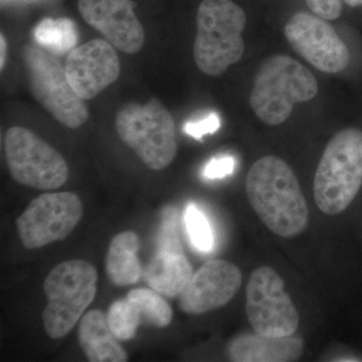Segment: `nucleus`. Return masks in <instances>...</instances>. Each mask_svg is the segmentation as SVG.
<instances>
[{
	"instance_id": "obj_1",
	"label": "nucleus",
	"mask_w": 362,
	"mask_h": 362,
	"mask_svg": "<svg viewBox=\"0 0 362 362\" xmlns=\"http://www.w3.org/2000/svg\"><path fill=\"white\" fill-rule=\"evenodd\" d=\"M250 204L264 225L281 238L304 232L309 209L294 171L277 156L262 157L246 178Z\"/></svg>"
},
{
	"instance_id": "obj_2",
	"label": "nucleus",
	"mask_w": 362,
	"mask_h": 362,
	"mask_svg": "<svg viewBox=\"0 0 362 362\" xmlns=\"http://www.w3.org/2000/svg\"><path fill=\"white\" fill-rule=\"evenodd\" d=\"M313 74L299 62L275 54L259 66L250 97L252 111L270 126L284 123L298 103L310 101L318 93Z\"/></svg>"
},
{
	"instance_id": "obj_3",
	"label": "nucleus",
	"mask_w": 362,
	"mask_h": 362,
	"mask_svg": "<svg viewBox=\"0 0 362 362\" xmlns=\"http://www.w3.org/2000/svg\"><path fill=\"white\" fill-rule=\"evenodd\" d=\"M246 23L244 11L232 0H204L197 9L194 45L199 70L218 77L239 62L245 52Z\"/></svg>"
},
{
	"instance_id": "obj_4",
	"label": "nucleus",
	"mask_w": 362,
	"mask_h": 362,
	"mask_svg": "<svg viewBox=\"0 0 362 362\" xmlns=\"http://www.w3.org/2000/svg\"><path fill=\"white\" fill-rule=\"evenodd\" d=\"M362 185V130L345 128L326 145L314 177V199L328 216L343 213Z\"/></svg>"
},
{
	"instance_id": "obj_5",
	"label": "nucleus",
	"mask_w": 362,
	"mask_h": 362,
	"mask_svg": "<svg viewBox=\"0 0 362 362\" xmlns=\"http://www.w3.org/2000/svg\"><path fill=\"white\" fill-rule=\"evenodd\" d=\"M98 272L84 259H71L54 267L45 278L47 300L42 311L45 332L52 339L66 337L77 325L97 294Z\"/></svg>"
},
{
	"instance_id": "obj_6",
	"label": "nucleus",
	"mask_w": 362,
	"mask_h": 362,
	"mask_svg": "<svg viewBox=\"0 0 362 362\" xmlns=\"http://www.w3.org/2000/svg\"><path fill=\"white\" fill-rule=\"evenodd\" d=\"M117 134L152 170H162L177 153L173 116L159 100L128 103L117 112Z\"/></svg>"
},
{
	"instance_id": "obj_7",
	"label": "nucleus",
	"mask_w": 362,
	"mask_h": 362,
	"mask_svg": "<svg viewBox=\"0 0 362 362\" xmlns=\"http://www.w3.org/2000/svg\"><path fill=\"white\" fill-rule=\"evenodd\" d=\"M23 61L30 94L59 123L77 129L89 119L85 101L78 96L58 59L33 45H26Z\"/></svg>"
},
{
	"instance_id": "obj_8",
	"label": "nucleus",
	"mask_w": 362,
	"mask_h": 362,
	"mask_svg": "<svg viewBox=\"0 0 362 362\" xmlns=\"http://www.w3.org/2000/svg\"><path fill=\"white\" fill-rule=\"evenodd\" d=\"M7 168L16 182L39 190L57 189L69 178L66 161L33 131L20 126L4 135Z\"/></svg>"
},
{
	"instance_id": "obj_9",
	"label": "nucleus",
	"mask_w": 362,
	"mask_h": 362,
	"mask_svg": "<svg viewBox=\"0 0 362 362\" xmlns=\"http://www.w3.org/2000/svg\"><path fill=\"white\" fill-rule=\"evenodd\" d=\"M246 293L247 316L255 332L267 337L294 335L299 313L277 272L270 267L252 271Z\"/></svg>"
},
{
	"instance_id": "obj_10",
	"label": "nucleus",
	"mask_w": 362,
	"mask_h": 362,
	"mask_svg": "<svg viewBox=\"0 0 362 362\" xmlns=\"http://www.w3.org/2000/svg\"><path fill=\"white\" fill-rule=\"evenodd\" d=\"M84 214L83 202L74 192L44 194L35 197L16 220L18 235L28 250L65 240Z\"/></svg>"
},
{
	"instance_id": "obj_11",
	"label": "nucleus",
	"mask_w": 362,
	"mask_h": 362,
	"mask_svg": "<svg viewBox=\"0 0 362 362\" xmlns=\"http://www.w3.org/2000/svg\"><path fill=\"white\" fill-rule=\"evenodd\" d=\"M284 33L293 49L317 70L337 74L349 66V47L324 18L298 13L286 23Z\"/></svg>"
},
{
	"instance_id": "obj_12",
	"label": "nucleus",
	"mask_w": 362,
	"mask_h": 362,
	"mask_svg": "<svg viewBox=\"0 0 362 362\" xmlns=\"http://www.w3.org/2000/svg\"><path fill=\"white\" fill-rule=\"evenodd\" d=\"M112 45L108 40L95 39L75 47L66 57V78L84 101L98 96L120 75V61Z\"/></svg>"
},
{
	"instance_id": "obj_13",
	"label": "nucleus",
	"mask_w": 362,
	"mask_h": 362,
	"mask_svg": "<svg viewBox=\"0 0 362 362\" xmlns=\"http://www.w3.org/2000/svg\"><path fill=\"white\" fill-rule=\"evenodd\" d=\"M242 285V273L223 259L206 262L192 275L180 295V308L189 315H202L226 306Z\"/></svg>"
},
{
	"instance_id": "obj_14",
	"label": "nucleus",
	"mask_w": 362,
	"mask_h": 362,
	"mask_svg": "<svg viewBox=\"0 0 362 362\" xmlns=\"http://www.w3.org/2000/svg\"><path fill=\"white\" fill-rule=\"evenodd\" d=\"M83 20L125 54L142 49L143 26L134 11L132 0H78Z\"/></svg>"
},
{
	"instance_id": "obj_15",
	"label": "nucleus",
	"mask_w": 362,
	"mask_h": 362,
	"mask_svg": "<svg viewBox=\"0 0 362 362\" xmlns=\"http://www.w3.org/2000/svg\"><path fill=\"white\" fill-rule=\"evenodd\" d=\"M304 343L300 337H267L247 334L235 338L228 344V354L235 362L297 361L303 354Z\"/></svg>"
},
{
	"instance_id": "obj_16",
	"label": "nucleus",
	"mask_w": 362,
	"mask_h": 362,
	"mask_svg": "<svg viewBox=\"0 0 362 362\" xmlns=\"http://www.w3.org/2000/svg\"><path fill=\"white\" fill-rule=\"evenodd\" d=\"M78 342L90 362H125L127 352L112 333L103 312L94 309L81 318Z\"/></svg>"
},
{
	"instance_id": "obj_17",
	"label": "nucleus",
	"mask_w": 362,
	"mask_h": 362,
	"mask_svg": "<svg viewBox=\"0 0 362 362\" xmlns=\"http://www.w3.org/2000/svg\"><path fill=\"white\" fill-rule=\"evenodd\" d=\"M194 275L183 252L158 250L143 270V279L162 296H180Z\"/></svg>"
},
{
	"instance_id": "obj_18",
	"label": "nucleus",
	"mask_w": 362,
	"mask_h": 362,
	"mask_svg": "<svg viewBox=\"0 0 362 362\" xmlns=\"http://www.w3.org/2000/svg\"><path fill=\"white\" fill-rule=\"evenodd\" d=\"M139 247V237L131 230L118 233L111 240L106 257V273L114 285H134L143 277V269L137 257Z\"/></svg>"
},
{
	"instance_id": "obj_19",
	"label": "nucleus",
	"mask_w": 362,
	"mask_h": 362,
	"mask_svg": "<svg viewBox=\"0 0 362 362\" xmlns=\"http://www.w3.org/2000/svg\"><path fill=\"white\" fill-rule=\"evenodd\" d=\"M35 39L42 49L61 56L75 49L78 42L77 28L69 18H45L35 26Z\"/></svg>"
},
{
	"instance_id": "obj_20",
	"label": "nucleus",
	"mask_w": 362,
	"mask_h": 362,
	"mask_svg": "<svg viewBox=\"0 0 362 362\" xmlns=\"http://www.w3.org/2000/svg\"><path fill=\"white\" fill-rule=\"evenodd\" d=\"M128 299L134 304L140 314L141 324L164 328L173 321V309L156 290L138 288L128 293Z\"/></svg>"
},
{
	"instance_id": "obj_21",
	"label": "nucleus",
	"mask_w": 362,
	"mask_h": 362,
	"mask_svg": "<svg viewBox=\"0 0 362 362\" xmlns=\"http://www.w3.org/2000/svg\"><path fill=\"white\" fill-rule=\"evenodd\" d=\"M109 327L119 341H129L141 325L139 312L127 297L116 300L107 313Z\"/></svg>"
},
{
	"instance_id": "obj_22",
	"label": "nucleus",
	"mask_w": 362,
	"mask_h": 362,
	"mask_svg": "<svg viewBox=\"0 0 362 362\" xmlns=\"http://www.w3.org/2000/svg\"><path fill=\"white\" fill-rule=\"evenodd\" d=\"M185 225L192 244L202 252L213 249L214 235L206 216L194 204H189L185 211Z\"/></svg>"
},
{
	"instance_id": "obj_23",
	"label": "nucleus",
	"mask_w": 362,
	"mask_h": 362,
	"mask_svg": "<svg viewBox=\"0 0 362 362\" xmlns=\"http://www.w3.org/2000/svg\"><path fill=\"white\" fill-rule=\"evenodd\" d=\"M312 13L326 21H334L341 16L342 0H306Z\"/></svg>"
},
{
	"instance_id": "obj_24",
	"label": "nucleus",
	"mask_w": 362,
	"mask_h": 362,
	"mask_svg": "<svg viewBox=\"0 0 362 362\" xmlns=\"http://www.w3.org/2000/svg\"><path fill=\"white\" fill-rule=\"evenodd\" d=\"M221 127V121L216 114H211L207 118L202 119L199 122L187 123L185 126V131L187 134L201 139L202 136L211 134L216 132Z\"/></svg>"
},
{
	"instance_id": "obj_25",
	"label": "nucleus",
	"mask_w": 362,
	"mask_h": 362,
	"mask_svg": "<svg viewBox=\"0 0 362 362\" xmlns=\"http://www.w3.org/2000/svg\"><path fill=\"white\" fill-rule=\"evenodd\" d=\"M233 168H235V161L232 157L223 156L214 158L207 164L204 169V175L211 180L225 177L226 175H232Z\"/></svg>"
},
{
	"instance_id": "obj_26",
	"label": "nucleus",
	"mask_w": 362,
	"mask_h": 362,
	"mask_svg": "<svg viewBox=\"0 0 362 362\" xmlns=\"http://www.w3.org/2000/svg\"><path fill=\"white\" fill-rule=\"evenodd\" d=\"M0 52H1V56H0V69L2 71L4 70V65H6V42L4 35H0Z\"/></svg>"
},
{
	"instance_id": "obj_27",
	"label": "nucleus",
	"mask_w": 362,
	"mask_h": 362,
	"mask_svg": "<svg viewBox=\"0 0 362 362\" xmlns=\"http://www.w3.org/2000/svg\"><path fill=\"white\" fill-rule=\"evenodd\" d=\"M345 4L349 6L358 7L362 6V0H344Z\"/></svg>"
}]
</instances>
